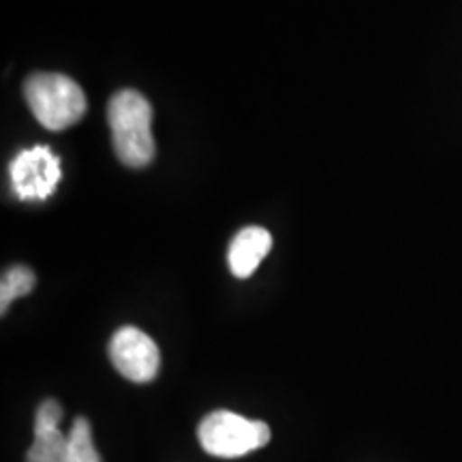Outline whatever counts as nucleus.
I'll use <instances>...</instances> for the list:
<instances>
[{
    "mask_svg": "<svg viewBox=\"0 0 462 462\" xmlns=\"http://www.w3.org/2000/svg\"><path fill=\"white\" fill-rule=\"evenodd\" d=\"M62 407L56 401H43L34 418V441L26 454V462H65L69 437L60 430Z\"/></svg>",
    "mask_w": 462,
    "mask_h": 462,
    "instance_id": "423d86ee",
    "label": "nucleus"
},
{
    "mask_svg": "<svg viewBox=\"0 0 462 462\" xmlns=\"http://www.w3.org/2000/svg\"><path fill=\"white\" fill-rule=\"evenodd\" d=\"M273 248V236L263 227H245L229 245L227 262L234 276L248 279Z\"/></svg>",
    "mask_w": 462,
    "mask_h": 462,
    "instance_id": "0eeeda50",
    "label": "nucleus"
},
{
    "mask_svg": "<svg viewBox=\"0 0 462 462\" xmlns=\"http://www.w3.org/2000/svg\"><path fill=\"white\" fill-rule=\"evenodd\" d=\"M198 437L201 448L217 458H240L268 446L270 426L259 420H246L238 413L215 411L201 420Z\"/></svg>",
    "mask_w": 462,
    "mask_h": 462,
    "instance_id": "7ed1b4c3",
    "label": "nucleus"
},
{
    "mask_svg": "<svg viewBox=\"0 0 462 462\" xmlns=\"http://www.w3.org/2000/svg\"><path fill=\"white\" fill-rule=\"evenodd\" d=\"M109 360L116 371L133 383H148L157 377L161 366L159 346L146 332L137 328H120L109 340Z\"/></svg>",
    "mask_w": 462,
    "mask_h": 462,
    "instance_id": "39448f33",
    "label": "nucleus"
},
{
    "mask_svg": "<svg viewBox=\"0 0 462 462\" xmlns=\"http://www.w3.org/2000/svg\"><path fill=\"white\" fill-rule=\"evenodd\" d=\"M34 273L26 265H14L7 273L3 274V282H0V310L7 313L11 302L22 296H28V293L34 289Z\"/></svg>",
    "mask_w": 462,
    "mask_h": 462,
    "instance_id": "6e6552de",
    "label": "nucleus"
},
{
    "mask_svg": "<svg viewBox=\"0 0 462 462\" xmlns=\"http://www.w3.org/2000/svg\"><path fill=\"white\" fill-rule=\"evenodd\" d=\"M24 97L34 118L50 131H65L86 114L82 88L60 73L31 75L24 84Z\"/></svg>",
    "mask_w": 462,
    "mask_h": 462,
    "instance_id": "f03ea898",
    "label": "nucleus"
},
{
    "mask_svg": "<svg viewBox=\"0 0 462 462\" xmlns=\"http://www.w3.org/2000/svg\"><path fill=\"white\" fill-rule=\"evenodd\" d=\"M107 123L112 129L116 157L126 167L150 165L154 159L152 107L137 90H120L107 103Z\"/></svg>",
    "mask_w": 462,
    "mask_h": 462,
    "instance_id": "f257e3e1",
    "label": "nucleus"
},
{
    "mask_svg": "<svg viewBox=\"0 0 462 462\" xmlns=\"http://www.w3.org/2000/svg\"><path fill=\"white\" fill-rule=\"evenodd\" d=\"M69 448L65 462H101L97 452L95 441H92V430L86 418H78L73 421L71 432H69Z\"/></svg>",
    "mask_w": 462,
    "mask_h": 462,
    "instance_id": "1a4fd4ad",
    "label": "nucleus"
},
{
    "mask_svg": "<svg viewBox=\"0 0 462 462\" xmlns=\"http://www.w3.org/2000/svg\"><path fill=\"white\" fill-rule=\"evenodd\" d=\"M62 178L60 159L48 146L22 150L11 163V182L17 198L43 201L54 193Z\"/></svg>",
    "mask_w": 462,
    "mask_h": 462,
    "instance_id": "20e7f679",
    "label": "nucleus"
}]
</instances>
